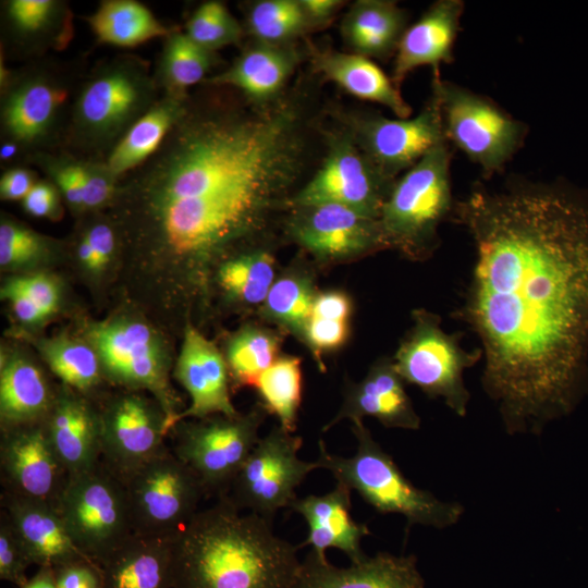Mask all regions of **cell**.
I'll return each mask as SVG.
<instances>
[{
    "label": "cell",
    "instance_id": "cell-44",
    "mask_svg": "<svg viewBox=\"0 0 588 588\" xmlns=\"http://www.w3.org/2000/svg\"><path fill=\"white\" fill-rule=\"evenodd\" d=\"M115 180L107 163L82 161L83 209H94L108 203L115 194Z\"/></svg>",
    "mask_w": 588,
    "mask_h": 588
},
{
    "label": "cell",
    "instance_id": "cell-56",
    "mask_svg": "<svg viewBox=\"0 0 588 588\" xmlns=\"http://www.w3.org/2000/svg\"><path fill=\"white\" fill-rule=\"evenodd\" d=\"M17 151V144L14 142L4 143L0 149L1 160H8L12 158Z\"/></svg>",
    "mask_w": 588,
    "mask_h": 588
},
{
    "label": "cell",
    "instance_id": "cell-20",
    "mask_svg": "<svg viewBox=\"0 0 588 588\" xmlns=\"http://www.w3.org/2000/svg\"><path fill=\"white\" fill-rule=\"evenodd\" d=\"M364 417H373L387 428L419 429L420 418L392 360L381 359L360 382L347 384L339 413L323 431L343 419L354 422Z\"/></svg>",
    "mask_w": 588,
    "mask_h": 588
},
{
    "label": "cell",
    "instance_id": "cell-38",
    "mask_svg": "<svg viewBox=\"0 0 588 588\" xmlns=\"http://www.w3.org/2000/svg\"><path fill=\"white\" fill-rule=\"evenodd\" d=\"M274 279V259L267 252H254L223 262L219 284L233 298L246 304L265 302Z\"/></svg>",
    "mask_w": 588,
    "mask_h": 588
},
{
    "label": "cell",
    "instance_id": "cell-26",
    "mask_svg": "<svg viewBox=\"0 0 588 588\" xmlns=\"http://www.w3.org/2000/svg\"><path fill=\"white\" fill-rule=\"evenodd\" d=\"M306 52L313 74L332 82L347 94L390 109L397 118H411L412 107L400 88L371 59L331 48H320L307 40Z\"/></svg>",
    "mask_w": 588,
    "mask_h": 588
},
{
    "label": "cell",
    "instance_id": "cell-1",
    "mask_svg": "<svg viewBox=\"0 0 588 588\" xmlns=\"http://www.w3.org/2000/svg\"><path fill=\"white\" fill-rule=\"evenodd\" d=\"M475 250L463 319L507 433L540 434L577 400L588 356V207L555 187L474 188L453 207Z\"/></svg>",
    "mask_w": 588,
    "mask_h": 588
},
{
    "label": "cell",
    "instance_id": "cell-39",
    "mask_svg": "<svg viewBox=\"0 0 588 588\" xmlns=\"http://www.w3.org/2000/svg\"><path fill=\"white\" fill-rule=\"evenodd\" d=\"M316 295L302 275H285L273 282L265 302L266 317L305 339Z\"/></svg>",
    "mask_w": 588,
    "mask_h": 588
},
{
    "label": "cell",
    "instance_id": "cell-29",
    "mask_svg": "<svg viewBox=\"0 0 588 588\" xmlns=\"http://www.w3.org/2000/svg\"><path fill=\"white\" fill-rule=\"evenodd\" d=\"M56 395L41 370L22 356L1 365L0 417L4 429L45 421Z\"/></svg>",
    "mask_w": 588,
    "mask_h": 588
},
{
    "label": "cell",
    "instance_id": "cell-51",
    "mask_svg": "<svg viewBox=\"0 0 588 588\" xmlns=\"http://www.w3.org/2000/svg\"><path fill=\"white\" fill-rule=\"evenodd\" d=\"M352 304L348 296L339 291H328L316 295L311 316L348 321Z\"/></svg>",
    "mask_w": 588,
    "mask_h": 588
},
{
    "label": "cell",
    "instance_id": "cell-31",
    "mask_svg": "<svg viewBox=\"0 0 588 588\" xmlns=\"http://www.w3.org/2000/svg\"><path fill=\"white\" fill-rule=\"evenodd\" d=\"M66 90L44 78H30L15 86L2 107V123L14 143L40 140L51 128Z\"/></svg>",
    "mask_w": 588,
    "mask_h": 588
},
{
    "label": "cell",
    "instance_id": "cell-55",
    "mask_svg": "<svg viewBox=\"0 0 588 588\" xmlns=\"http://www.w3.org/2000/svg\"><path fill=\"white\" fill-rule=\"evenodd\" d=\"M23 588H57L54 571L39 568V572Z\"/></svg>",
    "mask_w": 588,
    "mask_h": 588
},
{
    "label": "cell",
    "instance_id": "cell-3",
    "mask_svg": "<svg viewBox=\"0 0 588 588\" xmlns=\"http://www.w3.org/2000/svg\"><path fill=\"white\" fill-rule=\"evenodd\" d=\"M352 429L357 441L355 454H333L328 451L323 440H319L316 460L319 468L328 470L336 482L356 491L379 513L402 515L408 526L444 529L461 519L463 505L442 501L413 485L363 421H354Z\"/></svg>",
    "mask_w": 588,
    "mask_h": 588
},
{
    "label": "cell",
    "instance_id": "cell-5",
    "mask_svg": "<svg viewBox=\"0 0 588 588\" xmlns=\"http://www.w3.org/2000/svg\"><path fill=\"white\" fill-rule=\"evenodd\" d=\"M56 506L75 546L97 565L134 534L125 485L102 462L68 476Z\"/></svg>",
    "mask_w": 588,
    "mask_h": 588
},
{
    "label": "cell",
    "instance_id": "cell-11",
    "mask_svg": "<svg viewBox=\"0 0 588 588\" xmlns=\"http://www.w3.org/2000/svg\"><path fill=\"white\" fill-rule=\"evenodd\" d=\"M320 133L326 147L320 166L290 206L334 204L379 219L395 181L384 176L338 124Z\"/></svg>",
    "mask_w": 588,
    "mask_h": 588
},
{
    "label": "cell",
    "instance_id": "cell-7",
    "mask_svg": "<svg viewBox=\"0 0 588 588\" xmlns=\"http://www.w3.org/2000/svg\"><path fill=\"white\" fill-rule=\"evenodd\" d=\"M481 357V348L468 352L458 335L446 333L437 315L416 310L414 324L392 362L404 382L418 387L429 397L442 399L452 412L464 417L470 400L464 371Z\"/></svg>",
    "mask_w": 588,
    "mask_h": 588
},
{
    "label": "cell",
    "instance_id": "cell-42",
    "mask_svg": "<svg viewBox=\"0 0 588 588\" xmlns=\"http://www.w3.org/2000/svg\"><path fill=\"white\" fill-rule=\"evenodd\" d=\"M33 565L4 512L0 522V578L23 588L28 579L26 569Z\"/></svg>",
    "mask_w": 588,
    "mask_h": 588
},
{
    "label": "cell",
    "instance_id": "cell-30",
    "mask_svg": "<svg viewBox=\"0 0 588 588\" xmlns=\"http://www.w3.org/2000/svg\"><path fill=\"white\" fill-rule=\"evenodd\" d=\"M187 107L185 94H168L155 102L111 150L106 162L111 172L119 177L145 163L160 148Z\"/></svg>",
    "mask_w": 588,
    "mask_h": 588
},
{
    "label": "cell",
    "instance_id": "cell-52",
    "mask_svg": "<svg viewBox=\"0 0 588 588\" xmlns=\"http://www.w3.org/2000/svg\"><path fill=\"white\" fill-rule=\"evenodd\" d=\"M1 297L11 304L15 316L23 322L38 323L47 318L12 280L3 285Z\"/></svg>",
    "mask_w": 588,
    "mask_h": 588
},
{
    "label": "cell",
    "instance_id": "cell-25",
    "mask_svg": "<svg viewBox=\"0 0 588 588\" xmlns=\"http://www.w3.org/2000/svg\"><path fill=\"white\" fill-rule=\"evenodd\" d=\"M301 57L295 44L275 45L254 40L228 69L208 78L207 83L233 87L247 101L265 105L285 93Z\"/></svg>",
    "mask_w": 588,
    "mask_h": 588
},
{
    "label": "cell",
    "instance_id": "cell-6",
    "mask_svg": "<svg viewBox=\"0 0 588 588\" xmlns=\"http://www.w3.org/2000/svg\"><path fill=\"white\" fill-rule=\"evenodd\" d=\"M446 140L478 164L485 175L503 169L523 144L526 126L495 102L432 71Z\"/></svg>",
    "mask_w": 588,
    "mask_h": 588
},
{
    "label": "cell",
    "instance_id": "cell-46",
    "mask_svg": "<svg viewBox=\"0 0 588 588\" xmlns=\"http://www.w3.org/2000/svg\"><path fill=\"white\" fill-rule=\"evenodd\" d=\"M347 336L348 321L311 316L304 340L315 352H321L340 347Z\"/></svg>",
    "mask_w": 588,
    "mask_h": 588
},
{
    "label": "cell",
    "instance_id": "cell-19",
    "mask_svg": "<svg viewBox=\"0 0 588 588\" xmlns=\"http://www.w3.org/2000/svg\"><path fill=\"white\" fill-rule=\"evenodd\" d=\"M292 588H425V581L415 555L378 552L338 567L310 550Z\"/></svg>",
    "mask_w": 588,
    "mask_h": 588
},
{
    "label": "cell",
    "instance_id": "cell-53",
    "mask_svg": "<svg viewBox=\"0 0 588 588\" xmlns=\"http://www.w3.org/2000/svg\"><path fill=\"white\" fill-rule=\"evenodd\" d=\"M34 175L23 168H14L3 173L0 180V195L5 200L24 199L35 185Z\"/></svg>",
    "mask_w": 588,
    "mask_h": 588
},
{
    "label": "cell",
    "instance_id": "cell-21",
    "mask_svg": "<svg viewBox=\"0 0 588 588\" xmlns=\"http://www.w3.org/2000/svg\"><path fill=\"white\" fill-rule=\"evenodd\" d=\"M352 490L342 482L322 495L308 494L296 498L290 509L306 522L308 531L302 546H309L318 556L327 559V550L338 549L357 563L367 555L362 541L369 536L367 525L357 523L351 515Z\"/></svg>",
    "mask_w": 588,
    "mask_h": 588
},
{
    "label": "cell",
    "instance_id": "cell-17",
    "mask_svg": "<svg viewBox=\"0 0 588 588\" xmlns=\"http://www.w3.org/2000/svg\"><path fill=\"white\" fill-rule=\"evenodd\" d=\"M0 465L5 493L54 503L68 479L45 421L4 429Z\"/></svg>",
    "mask_w": 588,
    "mask_h": 588
},
{
    "label": "cell",
    "instance_id": "cell-47",
    "mask_svg": "<svg viewBox=\"0 0 588 588\" xmlns=\"http://www.w3.org/2000/svg\"><path fill=\"white\" fill-rule=\"evenodd\" d=\"M46 169L68 204L74 209H83L82 161H47Z\"/></svg>",
    "mask_w": 588,
    "mask_h": 588
},
{
    "label": "cell",
    "instance_id": "cell-45",
    "mask_svg": "<svg viewBox=\"0 0 588 588\" xmlns=\"http://www.w3.org/2000/svg\"><path fill=\"white\" fill-rule=\"evenodd\" d=\"M11 280L46 317H49L58 309L60 291L57 282L51 277L37 273Z\"/></svg>",
    "mask_w": 588,
    "mask_h": 588
},
{
    "label": "cell",
    "instance_id": "cell-2",
    "mask_svg": "<svg viewBox=\"0 0 588 588\" xmlns=\"http://www.w3.org/2000/svg\"><path fill=\"white\" fill-rule=\"evenodd\" d=\"M229 499L198 511L174 536L172 588H292L297 547Z\"/></svg>",
    "mask_w": 588,
    "mask_h": 588
},
{
    "label": "cell",
    "instance_id": "cell-48",
    "mask_svg": "<svg viewBox=\"0 0 588 588\" xmlns=\"http://www.w3.org/2000/svg\"><path fill=\"white\" fill-rule=\"evenodd\" d=\"M57 588H102L99 566L88 560L65 565L54 572Z\"/></svg>",
    "mask_w": 588,
    "mask_h": 588
},
{
    "label": "cell",
    "instance_id": "cell-22",
    "mask_svg": "<svg viewBox=\"0 0 588 588\" xmlns=\"http://www.w3.org/2000/svg\"><path fill=\"white\" fill-rule=\"evenodd\" d=\"M3 498L4 513L33 565L56 572L75 562L90 561L71 539L54 503L9 493Z\"/></svg>",
    "mask_w": 588,
    "mask_h": 588
},
{
    "label": "cell",
    "instance_id": "cell-33",
    "mask_svg": "<svg viewBox=\"0 0 588 588\" xmlns=\"http://www.w3.org/2000/svg\"><path fill=\"white\" fill-rule=\"evenodd\" d=\"M254 388L262 408L278 418L282 429L294 433L303 393L301 358L279 357L260 375Z\"/></svg>",
    "mask_w": 588,
    "mask_h": 588
},
{
    "label": "cell",
    "instance_id": "cell-49",
    "mask_svg": "<svg viewBox=\"0 0 588 588\" xmlns=\"http://www.w3.org/2000/svg\"><path fill=\"white\" fill-rule=\"evenodd\" d=\"M60 192L48 182H36L23 199L24 209L37 218H56L60 213Z\"/></svg>",
    "mask_w": 588,
    "mask_h": 588
},
{
    "label": "cell",
    "instance_id": "cell-9",
    "mask_svg": "<svg viewBox=\"0 0 588 588\" xmlns=\"http://www.w3.org/2000/svg\"><path fill=\"white\" fill-rule=\"evenodd\" d=\"M262 407L246 415L201 418L175 429L173 453L195 474L206 497H225L259 440ZM266 412V411H265Z\"/></svg>",
    "mask_w": 588,
    "mask_h": 588
},
{
    "label": "cell",
    "instance_id": "cell-37",
    "mask_svg": "<svg viewBox=\"0 0 588 588\" xmlns=\"http://www.w3.org/2000/svg\"><path fill=\"white\" fill-rule=\"evenodd\" d=\"M278 336L265 329L247 327L230 341L226 365L237 385L254 387L260 375L279 357Z\"/></svg>",
    "mask_w": 588,
    "mask_h": 588
},
{
    "label": "cell",
    "instance_id": "cell-16",
    "mask_svg": "<svg viewBox=\"0 0 588 588\" xmlns=\"http://www.w3.org/2000/svg\"><path fill=\"white\" fill-rule=\"evenodd\" d=\"M292 209L293 240L319 259H346L387 247L378 219L334 204Z\"/></svg>",
    "mask_w": 588,
    "mask_h": 588
},
{
    "label": "cell",
    "instance_id": "cell-50",
    "mask_svg": "<svg viewBox=\"0 0 588 588\" xmlns=\"http://www.w3.org/2000/svg\"><path fill=\"white\" fill-rule=\"evenodd\" d=\"M84 236L88 241L93 253L90 271H99L109 262L114 252V232L108 224L97 223Z\"/></svg>",
    "mask_w": 588,
    "mask_h": 588
},
{
    "label": "cell",
    "instance_id": "cell-15",
    "mask_svg": "<svg viewBox=\"0 0 588 588\" xmlns=\"http://www.w3.org/2000/svg\"><path fill=\"white\" fill-rule=\"evenodd\" d=\"M101 462L120 479L158 454L169 433L168 416L158 401L126 393L99 414Z\"/></svg>",
    "mask_w": 588,
    "mask_h": 588
},
{
    "label": "cell",
    "instance_id": "cell-4",
    "mask_svg": "<svg viewBox=\"0 0 588 588\" xmlns=\"http://www.w3.org/2000/svg\"><path fill=\"white\" fill-rule=\"evenodd\" d=\"M450 162L442 143L395 180L378 219L387 247L415 259L437 247L439 225L454 207Z\"/></svg>",
    "mask_w": 588,
    "mask_h": 588
},
{
    "label": "cell",
    "instance_id": "cell-10",
    "mask_svg": "<svg viewBox=\"0 0 588 588\" xmlns=\"http://www.w3.org/2000/svg\"><path fill=\"white\" fill-rule=\"evenodd\" d=\"M121 480L137 534L175 536L206 497L195 474L167 446Z\"/></svg>",
    "mask_w": 588,
    "mask_h": 588
},
{
    "label": "cell",
    "instance_id": "cell-14",
    "mask_svg": "<svg viewBox=\"0 0 588 588\" xmlns=\"http://www.w3.org/2000/svg\"><path fill=\"white\" fill-rule=\"evenodd\" d=\"M87 335L109 377L154 394L168 416L170 431L179 412L169 388L167 357L159 336L147 324L126 319L93 326Z\"/></svg>",
    "mask_w": 588,
    "mask_h": 588
},
{
    "label": "cell",
    "instance_id": "cell-8",
    "mask_svg": "<svg viewBox=\"0 0 588 588\" xmlns=\"http://www.w3.org/2000/svg\"><path fill=\"white\" fill-rule=\"evenodd\" d=\"M332 118L369 161L392 181L434 147L448 142L434 91L414 118L390 119L376 112L339 108L334 109Z\"/></svg>",
    "mask_w": 588,
    "mask_h": 588
},
{
    "label": "cell",
    "instance_id": "cell-27",
    "mask_svg": "<svg viewBox=\"0 0 588 588\" xmlns=\"http://www.w3.org/2000/svg\"><path fill=\"white\" fill-rule=\"evenodd\" d=\"M173 538L132 534L98 565L102 588H172Z\"/></svg>",
    "mask_w": 588,
    "mask_h": 588
},
{
    "label": "cell",
    "instance_id": "cell-13",
    "mask_svg": "<svg viewBox=\"0 0 588 588\" xmlns=\"http://www.w3.org/2000/svg\"><path fill=\"white\" fill-rule=\"evenodd\" d=\"M154 83L135 60L102 69L83 87L74 110V125L89 144L109 143L127 131L151 106Z\"/></svg>",
    "mask_w": 588,
    "mask_h": 588
},
{
    "label": "cell",
    "instance_id": "cell-41",
    "mask_svg": "<svg viewBox=\"0 0 588 588\" xmlns=\"http://www.w3.org/2000/svg\"><path fill=\"white\" fill-rule=\"evenodd\" d=\"M47 252L46 240L35 231L15 223L0 224V265L16 267L39 260Z\"/></svg>",
    "mask_w": 588,
    "mask_h": 588
},
{
    "label": "cell",
    "instance_id": "cell-54",
    "mask_svg": "<svg viewBox=\"0 0 588 588\" xmlns=\"http://www.w3.org/2000/svg\"><path fill=\"white\" fill-rule=\"evenodd\" d=\"M311 30L328 26L344 7L341 0H299Z\"/></svg>",
    "mask_w": 588,
    "mask_h": 588
},
{
    "label": "cell",
    "instance_id": "cell-40",
    "mask_svg": "<svg viewBox=\"0 0 588 588\" xmlns=\"http://www.w3.org/2000/svg\"><path fill=\"white\" fill-rule=\"evenodd\" d=\"M185 34L204 49L215 52L238 42L243 29L225 4L208 1L200 4L192 14Z\"/></svg>",
    "mask_w": 588,
    "mask_h": 588
},
{
    "label": "cell",
    "instance_id": "cell-34",
    "mask_svg": "<svg viewBox=\"0 0 588 588\" xmlns=\"http://www.w3.org/2000/svg\"><path fill=\"white\" fill-rule=\"evenodd\" d=\"M40 351L63 385L85 394L99 382L101 364L89 344L61 335L41 342Z\"/></svg>",
    "mask_w": 588,
    "mask_h": 588
},
{
    "label": "cell",
    "instance_id": "cell-23",
    "mask_svg": "<svg viewBox=\"0 0 588 588\" xmlns=\"http://www.w3.org/2000/svg\"><path fill=\"white\" fill-rule=\"evenodd\" d=\"M462 0H438L408 25L394 54L391 79L396 87L417 68L438 71L453 61V49L464 11Z\"/></svg>",
    "mask_w": 588,
    "mask_h": 588
},
{
    "label": "cell",
    "instance_id": "cell-36",
    "mask_svg": "<svg viewBox=\"0 0 588 588\" xmlns=\"http://www.w3.org/2000/svg\"><path fill=\"white\" fill-rule=\"evenodd\" d=\"M213 63L215 52L204 49L185 33L171 32L161 57V82L169 94H185L188 87L205 78Z\"/></svg>",
    "mask_w": 588,
    "mask_h": 588
},
{
    "label": "cell",
    "instance_id": "cell-43",
    "mask_svg": "<svg viewBox=\"0 0 588 588\" xmlns=\"http://www.w3.org/2000/svg\"><path fill=\"white\" fill-rule=\"evenodd\" d=\"M57 7L58 3L51 0H12L8 4V15L16 30L32 35L50 24Z\"/></svg>",
    "mask_w": 588,
    "mask_h": 588
},
{
    "label": "cell",
    "instance_id": "cell-12",
    "mask_svg": "<svg viewBox=\"0 0 588 588\" xmlns=\"http://www.w3.org/2000/svg\"><path fill=\"white\" fill-rule=\"evenodd\" d=\"M302 445L301 437L280 426L272 428L259 438L224 498L241 511L273 523L277 513L297 498L298 486L319 468L316 461L298 456Z\"/></svg>",
    "mask_w": 588,
    "mask_h": 588
},
{
    "label": "cell",
    "instance_id": "cell-35",
    "mask_svg": "<svg viewBox=\"0 0 588 588\" xmlns=\"http://www.w3.org/2000/svg\"><path fill=\"white\" fill-rule=\"evenodd\" d=\"M246 27L254 40L289 45L313 32L299 0H260L246 15Z\"/></svg>",
    "mask_w": 588,
    "mask_h": 588
},
{
    "label": "cell",
    "instance_id": "cell-28",
    "mask_svg": "<svg viewBox=\"0 0 588 588\" xmlns=\"http://www.w3.org/2000/svg\"><path fill=\"white\" fill-rule=\"evenodd\" d=\"M408 27V13L391 0H357L341 21V36L348 52L369 59L394 57Z\"/></svg>",
    "mask_w": 588,
    "mask_h": 588
},
{
    "label": "cell",
    "instance_id": "cell-32",
    "mask_svg": "<svg viewBox=\"0 0 588 588\" xmlns=\"http://www.w3.org/2000/svg\"><path fill=\"white\" fill-rule=\"evenodd\" d=\"M100 42L136 47L171 32L144 4L134 0H107L88 17Z\"/></svg>",
    "mask_w": 588,
    "mask_h": 588
},
{
    "label": "cell",
    "instance_id": "cell-18",
    "mask_svg": "<svg viewBox=\"0 0 588 588\" xmlns=\"http://www.w3.org/2000/svg\"><path fill=\"white\" fill-rule=\"evenodd\" d=\"M175 377L188 393L191 404L176 415L173 427L188 417L238 414L230 396L226 362L217 346L193 327L185 330Z\"/></svg>",
    "mask_w": 588,
    "mask_h": 588
},
{
    "label": "cell",
    "instance_id": "cell-24",
    "mask_svg": "<svg viewBox=\"0 0 588 588\" xmlns=\"http://www.w3.org/2000/svg\"><path fill=\"white\" fill-rule=\"evenodd\" d=\"M45 425L68 476L89 470L101 462L99 414L83 394L63 385Z\"/></svg>",
    "mask_w": 588,
    "mask_h": 588
}]
</instances>
